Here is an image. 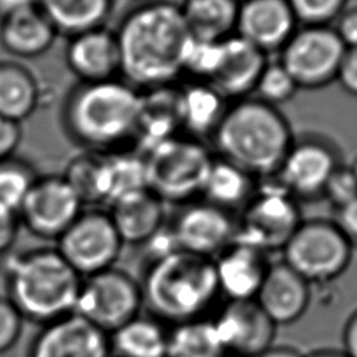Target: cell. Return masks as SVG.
<instances>
[{
	"label": "cell",
	"instance_id": "1",
	"mask_svg": "<svg viewBox=\"0 0 357 357\" xmlns=\"http://www.w3.org/2000/svg\"><path fill=\"white\" fill-rule=\"evenodd\" d=\"M120 53V77L139 91L173 85L192 36L178 3L142 1L127 11L114 29Z\"/></svg>",
	"mask_w": 357,
	"mask_h": 357
},
{
	"label": "cell",
	"instance_id": "2",
	"mask_svg": "<svg viewBox=\"0 0 357 357\" xmlns=\"http://www.w3.org/2000/svg\"><path fill=\"white\" fill-rule=\"evenodd\" d=\"M142 93L121 77L77 82L66 95L60 121L84 151L112 153L135 149Z\"/></svg>",
	"mask_w": 357,
	"mask_h": 357
},
{
	"label": "cell",
	"instance_id": "3",
	"mask_svg": "<svg viewBox=\"0 0 357 357\" xmlns=\"http://www.w3.org/2000/svg\"><path fill=\"white\" fill-rule=\"evenodd\" d=\"M293 138L291 126L278 106L247 96L227 103L209 141L218 158L261 180L278 173Z\"/></svg>",
	"mask_w": 357,
	"mask_h": 357
},
{
	"label": "cell",
	"instance_id": "4",
	"mask_svg": "<svg viewBox=\"0 0 357 357\" xmlns=\"http://www.w3.org/2000/svg\"><path fill=\"white\" fill-rule=\"evenodd\" d=\"M138 282L148 315L169 326L208 318L220 297L213 259L181 250L144 265Z\"/></svg>",
	"mask_w": 357,
	"mask_h": 357
},
{
	"label": "cell",
	"instance_id": "5",
	"mask_svg": "<svg viewBox=\"0 0 357 357\" xmlns=\"http://www.w3.org/2000/svg\"><path fill=\"white\" fill-rule=\"evenodd\" d=\"M6 297L25 321L46 325L74 312L82 278L56 247H38L1 257Z\"/></svg>",
	"mask_w": 357,
	"mask_h": 357
},
{
	"label": "cell",
	"instance_id": "6",
	"mask_svg": "<svg viewBox=\"0 0 357 357\" xmlns=\"http://www.w3.org/2000/svg\"><path fill=\"white\" fill-rule=\"evenodd\" d=\"M142 155L148 190L165 204L180 206L202 197L215 160L213 151L204 141L180 132Z\"/></svg>",
	"mask_w": 357,
	"mask_h": 357
},
{
	"label": "cell",
	"instance_id": "7",
	"mask_svg": "<svg viewBox=\"0 0 357 357\" xmlns=\"http://www.w3.org/2000/svg\"><path fill=\"white\" fill-rule=\"evenodd\" d=\"M301 220L300 202L279 180L275 176L261 178L240 211L234 240L266 254L282 251Z\"/></svg>",
	"mask_w": 357,
	"mask_h": 357
},
{
	"label": "cell",
	"instance_id": "8",
	"mask_svg": "<svg viewBox=\"0 0 357 357\" xmlns=\"http://www.w3.org/2000/svg\"><path fill=\"white\" fill-rule=\"evenodd\" d=\"M283 262L311 283L339 278L350 265L353 245L333 219H303L282 250Z\"/></svg>",
	"mask_w": 357,
	"mask_h": 357
},
{
	"label": "cell",
	"instance_id": "9",
	"mask_svg": "<svg viewBox=\"0 0 357 357\" xmlns=\"http://www.w3.org/2000/svg\"><path fill=\"white\" fill-rule=\"evenodd\" d=\"M139 282L117 266L82 278L74 314L107 335L141 314Z\"/></svg>",
	"mask_w": 357,
	"mask_h": 357
},
{
	"label": "cell",
	"instance_id": "10",
	"mask_svg": "<svg viewBox=\"0 0 357 357\" xmlns=\"http://www.w3.org/2000/svg\"><path fill=\"white\" fill-rule=\"evenodd\" d=\"M342 163L343 152L332 137L307 131L294 134L275 177L300 204L317 202L324 199L325 185Z\"/></svg>",
	"mask_w": 357,
	"mask_h": 357
},
{
	"label": "cell",
	"instance_id": "11",
	"mask_svg": "<svg viewBox=\"0 0 357 357\" xmlns=\"http://www.w3.org/2000/svg\"><path fill=\"white\" fill-rule=\"evenodd\" d=\"M346 50L332 25H300L279 52V61L300 89L318 91L336 81Z\"/></svg>",
	"mask_w": 357,
	"mask_h": 357
},
{
	"label": "cell",
	"instance_id": "12",
	"mask_svg": "<svg viewBox=\"0 0 357 357\" xmlns=\"http://www.w3.org/2000/svg\"><path fill=\"white\" fill-rule=\"evenodd\" d=\"M124 244L107 211L84 209L56 241L67 264L86 278L116 266Z\"/></svg>",
	"mask_w": 357,
	"mask_h": 357
},
{
	"label": "cell",
	"instance_id": "13",
	"mask_svg": "<svg viewBox=\"0 0 357 357\" xmlns=\"http://www.w3.org/2000/svg\"><path fill=\"white\" fill-rule=\"evenodd\" d=\"M84 211V204L61 174L38 176L18 209L21 226L43 240L59 237Z\"/></svg>",
	"mask_w": 357,
	"mask_h": 357
},
{
	"label": "cell",
	"instance_id": "14",
	"mask_svg": "<svg viewBox=\"0 0 357 357\" xmlns=\"http://www.w3.org/2000/svg\"><path fill=\"white\" fill-rule=\"evenodd\" d=\"M167 223L178 250L213 259L234 240L237 218L198 198L180 205Z\"/></svg>",
	"mask_w": 357,
	"mask_h": 357
},
{
	"label": "cell",
	"instance_id": "15",
	"mask_svg": "<svg viewBox=\"0 0 357 357\" xmlns=\"http://www.w3.org/2000/svg\"><path fill=\"white\" fill-rule=\"evenodd\" d=\"M211 321L227 357H258L273 344L278 328L255 300H227Z\"/></svg>",
	"mask_w": 357,
	"mask_h": 357
},
{
	"label": "cell",
	"instance_id": "16",
	"mask_svg": "<svg viewBox=\"0 0 357 357\" xmlns=\"http://www.w3.org/2000/svg\"><path fill=\"white\" fill-rule=\"evenodd\" d=\"M28 357H112L109 335L77 314L42 325Z\"/></svg>",
	"mask_w": 357,
	"mask_h": 357
},
{
	"label": "cell",
	"instance_id": "17",
	"mask_svg": "<svg viewBox=\"0 0 357 357\" xmlns=\"http://www.w3.org/2000/svg\"><path fill=\"white\" fill-rule=\"evenodd\" d=\"M298 26L287 0H245L238 7L236 35L269 56L280 52Z\"/></svg>",
	"mask_w": 357,
	"mask_h": 357
},
{
	"label": "cell",
	"instance_id": "18",
	"mask_svg": "<svg viewBox=\"0 0 357 357\" xmlns=\"http://www.w3.org/2000/svg\"><path fill=\"white\" fill-rule=\"evenodd\" d=\"M64 60L78 82H99L120 77L117 38L106 25L70 36Z\"/></svg>",
	"mask_w": 357,
	"mask_h": 357
},
{
	"label": "cell",
	"instance_id": "19",
	"mask_svg": "<svg viewBox=\"0 0 357 357\" xmlns=\"http://www.w3.org/2000/svg\"><path fill=\"white\" fill-rule=\"evenodd\" d=\"M266 252L233 240L213 258L220 296L227 300H255L271 262Z\"/></svg>",
	"mask_w": 357,
	"mask_h": 357
},
{
	"label": "cell",
	"instance_id": "20",
	"mask_svg": "<svg viewBox=\"0 0 357 357\" xmlns=\"http://www.w3.org/2000/svg\"><path fill=\"white\" fill-rule=\"evenodd\" d=\"M268 61L266 53L234 33L222 40V60L211 85L227 102L251 96Z\"/></svg>",
	"mask_w": 357,
	"mask_h": 357
},
{
	"label": "cell",
	"instance_id": "21",
	"mask_svg": "<svg viewBox=\"0 0 357 357\" xmlns=\"http://www.w3.org/2000/svg\"><path fill=\"white\" fill-rule=\"evenodd\" d=\"M264 312L279 325L298 321L311 301V284L287 264H271L255 297Z\"/></svg>",
	"mask_w": 357,
	"mask_h": 357
},
{
	"label": "cell",
	"instance_id": "22",
	"mask_svg": "<svg viewBox=\"0 0 357 357\" xmlns=\"http://www.w3.org/2000/svg\"><path fill=\"white\" fill-rule=\"evenodd\" d=\"M107 212L124 245H142L167 223L166 204L148 188L114 201Z\"/></svg>",
	"mask_w": 357,
	"mask_h": 357
},
{
	"label": "cell",
	"instance_id": "23",
	"mask_svg": "<svg viewBox=\"0 0 357 357\" xmlns=\"http://www.w3.org/2000/svg\"><path fill=\"white\" fill-rule=\"evenodd\" d=\"M57 32L38 4L0 20V46L11 56L35 59L54 43Z\"/></svg>",
	"mask_w": 357,
	"mask_h": 357
},
{
	"label": "cell",
	"instance_id": "24",
	"mask_svg": "<svg viewBox=\"0 0 357 357\" xmlns=\"http://www.w3.org/2000/svg\"><path fill=\"white\" fill-rule=\"evenodd\" d=\"M142 106L135 149L145 153L159 142L181 132L178 116V86L166 85L141 91Z\"/></svg>",
	"mask_w": 357,
	"mask_h": 357
},
{
	"label": "cell",
	"instance_id": "25",
	"mask_svg": "<svg viewBox=\"0 0 357 357\" xmlns=\"http://www.w3.org/2000/svg\"><path fill=\"white\" fill-rule=\"evenodd\" d=\"M227 100L208 82L191 81L178 86L181 132L199 141L211 139L219 126Z\"/></svg>",
	"mask_w": 357,
	"mask_h": 357
},
{
	"label": "cell",
	"instance_id": "26",
	"mask_svg": "<svg viewBox=\"0 0 357 357\" xmlns=\"http://www.w3.org/2000/svg\"><path fill=\"white\" fill-rule=\"evenodd\" d=\"M167 325L141 314L109 333L113 357H167Z\"/></svg>",
	"mask_w": 357,
	"mask_h": 357
},
{
	"label": "cell",
	"instance_id": "27",
	"mask_svg": "<svg viewBox=\"0 0 357 357\" xmlns=\"http://www.w3.org/2000/svg\"><path fill=\"white\" fill-rule=\"evenodd\" d=\"M178 6L195 39L222 42L236 33L240 7L237 0H183Z\"/></svg>",
	"mask_w": 357,
	"mask_h": 357
},
{
	"label": "cell",
	"instance_id": "28",
	"mask_svg": "<svg viewBox=\"0 0 357 357\" xmlns=\"http://www.w3.org/2000/svg\"><path fill=\"white\" fill-rule=\"evenodd\" d=\"M39 84L25 66L0 60V116L22 123L39 106Z\"/></svg>",
	"mask_w": 357,
	"mask_h": 357
},
{
	"label": "cell",
	"instance_id": "29",
	"mask_svg": "<svg viewBox=\"0 0 357 357\" xmlns=\"http://www.w3.org/2000/svg\"><path fill=\"white\" fill-rule=\"evenodd\" d=\"M257 181L243 169L215 155L201 198L234 213L251 199Z\"/></svg>",
	"mask_w": 357,
	"mask_h": 357
},
{
	"label": "cell",
	"instance_id": "30",
	"mask_svg": "<svg viewBox=\"0 0 357 357\" xmlns=\"http://www.w3.org/2000/svg\"><path fill=\"white\" fill-rule=\"evenodd\" d=\"M38 6L54 26L67 38L84 31L105 26L114 0H38Z\"/></svg>",
	"mask_w": 357,
	"mask_h": 357
},
{
	"label": "cell",
	"instance_id": "31",
	"mask_svg": "<svg viewBox=\"0 0 357 357\" xmlns=\"http://www.w3.org/2000/svg\"><path fill=\"white\" fill-rule=\"evenodd\" d=\"M61 176L85 205H109L110 178L107 153L88 152L74 156Z\"/></svg>",
	"mask_w": 357,
	"mask_h": 357
},
{
	"label": "cell",
	"instance_id": "32",
	"mask_svg": "<svg viewBox=\"0 0 357 357\" xmlns=\"http://www.w3.org/2000/svg\"><path fill=\"white\" fill-rule=\"evenodd\" d=\"M167 357H227L211 317L169 326Z\"/></svg>",
	"mask_w": 357,
	"mask_h": 357
},
{
	"label": "cell",
	"instance_id": "33",
	"mask_svg": "<svg viewBox=\"0 0 357 357\" xmlns=\"http://www.w3.org/2000/svg\"><path fill=\"white\" fill-rule=\"evenodd\" d=\"M109 178H110V201H114L146 190V166L144 155L137 149H124L107 153Z\"/></svg>",
	"mask_w": 357,
	"mask_h": 357
},
{
	"label": "cell",
	"instance_id": "34",
	"mask_svg": "<svg viewBox=\"0 0 357 357\" xmlns=\"http://www.w3.org/2000/svg\"><path fill=\"white\" fill-rule=\"evenodd\" d=\"M33 166L18 156L0 162V204L18 212L26 194L38 178Z\"/></svg>",
	"mask_w": 357,
	"mask_h": 357
},
{
	"label": "cell",
	"instance_id": "35",
	"mask_svg": "<svg viewBox=\"0 0 357 357\" xmlns=\"http://www.w3.org/2000/svg\"><path fill=\"white\" fill-rule=\"evenodd\" d=\"M298 91L300 88L293 77L278 60L268 61L254 92L258 99L279 107L280 105L290 102Z\"/></svg>",
	"mask_w": 357,
	"mask_h": 357
},
{
	"label": "cell",
	"instance_id": "36",
	"mask_svg": "<svg viewBox=\"0 0 357 357\" xmlns=\"http://www.w3.org/2000/svg\"><path fill=\"white\" fill-rule=\"evenodd\" d=\"M222 60V42L201 40L192 38L183 64V74L192 77V81L211 84Z\"/></svg>",
	"mask_w": 357,
	"mask_h": 357
},
{
	"label": "cell",
	"instance_id": "37",
	"mask_svg": "<svg viewBox=\"0 0 357 357\" xmlns=\"http://www.w3.org/2000/svg\"><path fill=\"white\" fill-rule=\"evenodd\" d=\"M298 25H331L347 7V0H287Z\"/></svg>",
	"mask_w": 357,
	"mask_h": 357
},
{
	"label": "cell",
	"instance_id": "38",
	"mask_svg": "<svg viewBox=\"0 0 357 357\" xmlns=\"http://www.w3.org/2000/svg\"><path fill=\"white\" fill-rule=\"evenodd\" d=\"M357 198V180L353 176L347 163H342L328 180L324 190V199H326L333 211H337Z\"/></svg>",
	"mask_w": 357,
	"mask_h": 357
},
{
	"label": "cell",
	"instance_id": "39",
	"mask_svg": "<svg viewBox=\"0 0 357 357\" xmlns=\"http://www.w3.org/2000/svg\"><path fill=\"white\" fill-rule=\"evenodd\" d=\"M24 321L14 304L6 296H0V354L17 343Z\"/></svg>",
	"mask_w": 357,
	"mask_h": 357
},
{
	"label": "cell",
	"instance_id": "40",
	"mask_svg": "<svg viewBox=\"0 0 357 357\" xmlns=\"http://www.w3.org/2000/svg\"><path fill=\"white\" fill-rule=\"evenodd\" d=\"M21 220L18 212L0 204V258L8 254L18 237Z\"/></svg>",
	"mask_w": 357,
	"mask_h": 357
},
{
	"label": "cell",
	"instance_id": "41",
	"mask_svg": "<svg viewBox=\"0 0 357 357\" xmlns=\"http://www.w3.org/2000/svg\"><path fill=\"white\" fill-rule=\"evenodd\" d=\"M21 139V124L0 116V162L15 155Z\"/></svg>",
	"mask_w": 357,
	"mask_h": 357
},
{
	"label": "cell",
	"instance_id": "42",
	"mask_svg": "<svg viewBox=\"0 0 357 357\" xmlns=\"http://www.w3.org/2000/svg\"><path fill=\"white\" fill-rule=\"evenodd\" d=\"M346 49H357V6L346 7L333 25Z\"/></svg>",
	"mask_w": 357,
	"mask_h": 357
},
{
	"label": "cell",
	"instance_id": "43",
	"mask_svg": "<svg viewBox=\"0 0 357 357\" xmlns=\"http://www.w3.org/2000/svg\"><path fill=\"white\" fill-rule=\"evenodd\" d=\"M336 82L350 96L357 98V49H347L340 63Z\"/></svg>",
	"mask_w": 357,
	"mask_h": 357
},
{
	"label": "cell",
	"instance_id": "44",
	"mask_svg": "<svg viewBox=\"0 0 357 357\" xmlns=\"http://www.w3.org/2000/svg\"><path fill=\"white\" fill-rule=\"evenodd\" d=\"M340 230L344 233L347 240L351 243L353 248L357 247V198L344 205L343 208L335 211L333 219Z\"/></svg>",
	"mask_w": 357,
	"mask_h": 357
},
{
	"label": "cell",
	"instance_id": "45",
	"mask_svg": "<svg viewBox=\"0 0 357 357\" xmlns=\"http://www.w3.org/2000/svg\"><path fill=\"white\" fill-rule=\"evenodd\" d=\"M342 351L347 357H357V310L347 318L342 332Z\"/></svg>",
	"mask_w": 357,
	"mask_h": 357
},
{
	"label": "cell",
	"instance_id": "46",
	"mask_svg": "<svg viewBox=\"0 0 357 357\" xmlns=\"http://www.w3.org/2000/svg\"><path fill=\"white\" fill-rule=\"evenodd\" d=\"M35 4H38V0H0V20Z\"/></svg>",
	"mask_w": 357,
	"mask_h": 357
},
{
	"label": "cell",
	"instance_id": "47",
	"mask_svg": "<svg viewBox=\"0 0 357 357\" xmlns=\"http://www.w3.org/2000/svg\"><path fill=\"white\" fill-rule=\"evenodd\" d=\"M258 357H304V354L300 350L294 349L293 346L272 344L264 353H261Z\"/></svg>",
	"mask_w": 357,
	"mask_h": 357
},
{
	"label": "cell",
	"instance_id": "48",
	"mask_svg": "<svg viewBox=\"0 0 357 357\" xmlns=\"http://www.w3.org/2000/svg\"><path fill=\"white\" fill-rule=\"evenodd\" d=\"M304 357H347V356L342 350H336V349H317L308 354H304Z\"/></svg>",
	"mask_w": 357,
	"mask_h": 357
},
{
	"label": "cell",
	"instance_id": "49",
	"mask_svg": "<svg viewBox=\"0 0 357 357\" xmlns=\"http://www.w3.org/2000/svg\"><path fill=\"white\" fill-rule=\"evenodd\" d=\"M349 167H350L353 176H354L356 180H357V155H356V156L353 158V160L349 163Z\"/></svg>",
	"mask_w": 357,
	"mask_h": 357
},
{
	"label": "cell",
	"instance_id": "50",
	"mask_svg": "<svg viewBox=\"0 0 357 357\" xmlns=\"http://www.w3.org/2000/svg\"><path fill=\"white\" fill-rule=\"evenodd\" d=\"M139 1H141V3H142V1H151V0H139Z\"/></svg>",
	"mask_w": 357,
	"mask_h": 357
},
{
	"label": "cell",
	"instance_id": "51",
	"mask_svg": "<svg viewBox=\"0 0 357 357\" xmlns=\"http://www.w3.org/2000/svg\"><path fill=\"white\" fill-rule=\"evenodd\" d=\"M237 1H240V3H243V1H245V0H237Z\"/></svg>",
	"mask_w": 357,
	"mask_h": 357
},
{
	"label": "cell",
	"instance_id": "52",
	"mask_svg": "<svg viewBox=\"0 0 357 357\" xmlns=\"http://www.w3.org/2000/svg\"><path fill=\"white\" fill-rule=\"evenodd\" d=\"M112 357H113V356H112Z\"/></svg>",
	"mask_w": 357,
	"mask_h": 357
}]
</instances>
